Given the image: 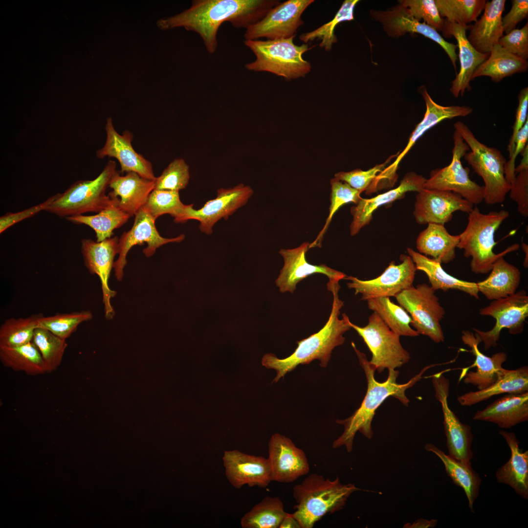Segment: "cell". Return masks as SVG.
Here are the masks:
<instances>
[{
	"mask_svg": "<svg viewBox=\"0 0 528 528\" xmlns=\"http://www.w3.org/2000/svg\"><path fill=\"white\" fill-rule=\"evenodd\" d=\"M32 342L42 355L47 373L55 370L61 364L67 347L66 340L46 329L37 328L34 332Z\"/></svg>",
	"mask_w": 528,
	"mask_h": 528,
	"instance_id": "obj_47",
	"label": "cell"
},
{
	"mask_svg": "<svg viewBox=\"0 0 528 528\" xmlns=\"http://www.w3.org/2000/svg\"><path fill=\"white\" fill-rule=\"evenodd\" d=\"M475 420L484 421L508 429L528 420V392L507 394L482 410H478L473 417Z\"/></svg>",
	"mask_w": 528,
	"mask_h": 528,
	"instance_id": "obj_31",
	"label": "cell"
},
{
	"mask_svg": "<svg viewBox=\"0 0 528 528\" xmlns=\"http://www.w3.org/2000/svg\"><path fill=\"white\" fill-rule=\"evenodd\" d=\"M426 179L413 172L406 174L396 188L370 198H363L351 208L352 220L350 225L352 236L357 234L373 218L374 212L379 207L403 198L408 192L423 189Z\"/></svg>",
	"mask_w": 528,
	"mask_h": 528,
	"instance_id": "obj_27",
	"label": "cell"
},
{
	"mask_svg": "<svg viewBox=\"0 0 528 528\" xmlns=\"http://www.w3.org/2000/svg\"><path fill=\"white\" fill-rule=\"evenodd\" d=\"M358 0H345L333 18L318 28L300 35V40L308 44L315 40L320 41L319 46L325 51L331 50L332 45L337 41L334 34L337 25L345 21L354 20V9Z\"/></svg>",
	"mask_w": 528,
	"mask_h": 528,
	"instance_id": "obj_44",
	"label": "cell"
},
{
	"mask_svg": "<svg viewBox=\"0 0 528 528\" xmlns=\"http://www.w3.org/2000/svg\"><path fill=\"white\" fill-rule=\"evenodd\" d=\"M277 0H195L179 14L160 20L161 29L183 27L199 35L211 54L215 52L217 34L223 22L236 28H247L261 21L280 3Z\"/></svg>",
	"mask_w": 528,
	"mask_h": 528,
	"instance_id": "obj_1",
	"label": "cell"
},
{
	"mask_svg": "<svg viewBox=\"0 0 528 528\" xmlns=\"http://www.w3.org/2000/svg\"><path fill=\"white\" fill-rule=\"evenodd\" d=\"M42 315L39 313L26 318L6 320L0 327V347H16L31 342Z\"/></svg>",
	"mask_w": 528,
	"mask_h": 528,
	"instance_id": "obj_45",
	"label": "cell"
},
{
	"mask_svg": "<svg viewBox=\"0 0 528 528\" xmlns=\"http://www.w3.org/2000/svg\"><path fill=\"white\" fill-rule=\"evenodd\" d=\"M117 172L116 163L110 160L101 173L92 180H79L55 198L45 211L61 217L98 213L111 205L115 198L106 194L110 182Z\"/></svg>",
	"mask_w": 528,
	"mask_h": 528,
	"instance_id": "obj_7",
	"label": "cell"
},
{
	"mask_svg": "<svg viewBox=\"0 0 528 528\" xmlns=\"http://www.w3.org/2000/svg\"><path fill=\"white\" fill-rule=\"evenodd\" d=\"M435 396L440 403L443 416V426L449 455L455 459L470 463L473 453L471 446L473 435L471 427L462 423L449 408L447 397L449 381L443 372L431 376Z\"/></svg>",
	"mask_w": 528,
	"mask_h": 528,
	"instance_id": "obj_16",
	"label": "cell"
},
{
	"mask_svg": "<svg viewBox=\"0 0 528 528\" xmlns=\"http://www.w3.org/2000/svg\"><path fill=\"white\" fill-rule=\"evenodd\" d=\"M92 313L82 310L70 313H56L44 317L43 315L38 321L37 328L46 329L56 336L66 339L68 338L82 322L91 320Z\"/></svg>",
	"mask_w": 528,
	"mask_h": 528,
	"instance_id": "obj_48",
	"label": "cell"
},
{
	"mask_svg": "<svg viewBox=\"0 0 528 528\" xmlns=\"http://www.w3.org/2000/svg\"><path fill=\"white\" fill-rule=\"evenodd\" d=\"M358 359L360 366L363 369L367 381V389L365 396L359 407L349 417L344 419H337L336 422L344 426L342 434L332 443V447L337 448L345 446L348 452L352 451L353 440L356 433L359 432L363 436L371 439L373 436L372 422L378 408L390 397L393 396L407 406L409 400L405 391L414 385L420 379L424 373L433 365L424 368L417 375L407 382L399 384L397 378L399 372L395 369H389L387 379L383 382L375 380V369L370 363L365 354L358 350L354 343H351Z\"/></svg>",
	"mask_w": 528,
	"mask_h": 528,
	"instance_id": "obj_2",
	"label": "cell"
},
{
	"mask_svg": "<svg viewBox=\"0 0 528 528\" xmlns=\"http://www.w3.org/2000/svg\"><path fill=\"white\" fill-rule=\"evenodd\" d=\"M118 242L117 237L99 242L90 239H83L81 241V250L85 266L91 274H96L100 279L105 316L108 320L112 319L114 315L110 299L116 295V292L110 288L109 280L113 268L114 257L118 254Z\"/></svg>",
	"mask_w": 528,
	"mask_h": 528,
	"instance_id": "obj_17",
	"label": "cell"
},
{
	"mask_svg": "<svg viewBox=\"0 0 528 528\" xmlns=\"http://www.w3.org/2000/svg\"><path fill=\"white\" fill-rule=\"evenodd\" d=\"M330 184L331 191L329 215L323 229L315 240L310 243L309 249L316 246H321L324 235L327 231L333 215L339 208L350 202H353L356 204L362 198L360 196L361 192L353 188L345 182L334 178L330 180Z\"/></svg>",
	"mask_w": 528,
	"mask_h": 528,
	"instance_id": "obj_49",
	"label": "cell"
},
{
	"mask_svg": "<svg viewBox=\"0 0 528 528\" xmlns=\"http://www.w3.org/2000/svg\"><path fill=\"white\" fill-rule=\"evenodd\" d=\"M509 216L505 210L483 214L477 206L468 213L467 224L459 234L457 248L464 250L465 257L471 258L470 269L475 274L489 273L497 259L519 249V244L515 243L499 253L493 252L495 232Z\"/></svg>",
	"mask_w": 528,
	"mask_h": 528,
	"instance_id": "obj_5",
	"label": "cell"
},
{
	"mask_svg": "<svg viewBox=\"0 0 528 528\" xmlns=\"http://www.w3.org/2000/svg\"><path fill=\"white\" fill-rule=\"evenodd\" d=\"M461 337L463 343L470 348L469 351L475 357L472 367L475 371H469L464 375L463 381L466 384L476 386L478 390L484 389L493 384L504 373L506 369L502 365L507 359L504 352H498L491 357L483 354L479 349L481 342L479 336L469 330L462 331Z\"/></svg>",
	"mask_w": 528,
	"mask_h": 528,
	"instance_id": "obj_28",
	"label": "cell"
},
{
	"mask_svg": "<svg viewBox=\"0 0 528 528\" xmlns=\"http://www.w3.org/2000/svg\"><path fill=\"white\" fill-rule=\"evenodd\" d=\"M505 0L486 1L479 20L469 26L467 39L479 52L489 55L492 48L503 36L502 14Z\"/></svg>",
	"mask_w": 528,
	"mask_h": 528,
	"instance_id": "obj_30",
	"label": "cell"
},
{
	"mask_svg": "<svg viewBox=\"0 0 528 528\" xmlns=\"http://www.w3.org/2000/svg\"><path fill=\"white\" fill-rule=\"evenodd\" d=\"M191 205H185L181 202L179 192L154 189L143 207L154 220L162 215L169 214L176 223H183L184 218Z\"/></svg>",
	"mask_w": 528,
	"mask_h": 528,
	"instance_id": "obj_43",
	"label": "cell"
},
{
	"mask_svg": "<svg viewBox=\"0 0 528 528\" xmlns=\"http://www.w3.org/2000/svg\"><path fill=\"white\" fill-rule=\"evenodd\" d=\"M469 26L450 22L444 19L442 30L444 37L453 36L455 38L459 48L460 71L452 81L450 89L455 98L458 97L460 94L462 96L465 90L471 89L470 82L474 71L489 55L479 52L470 43L466 34Z\"/></svg>",
	"mask_w": 528,
	"mask_h": 528,
	"instance_id": "obj_26",
	"label": "cell"
},
{
	"mask_svg": "<svg viewBox=\"0 0 528 528\" xmlns=\"http://www.w3.org/2000/svg\"><path fill=\"white\" fill-rule=\"evenodd\" d=\"M485 0H435L441 18L450 22L465 24L477 20Z\"/></svg>",
	"mask_w": 528,
	"mask_h": 528,
	"instance_id": "obj_46",
	"label": "cell"
},
{
	"mask_svg": "<svg viewBox=\"0 0 528 528\" xmlns=\"http://www.w3.org/2000/svg\"><path fill=\"white\" fill-rule=\"evenodd\" d=\"M268 446L272 481L290 483L308 473L309 464L305 453L290 438L275 433L270 439Z\"/></svg>",
	"mask_w": 528,
	"mask_h": 528,
	"instance_id": "obj_21",
	"label": "cell"
},
{
	"mask_svg": "<svg viewBox=\"0 0 528 528\" xmlns=\"http://www.w3.org/2000/svg\"><path fill=\"white\" fill-rule=\"evenodd\" d=\"M371 15L390 37L398 38L408 32L416 33L437 43L449 57L456 72L457 45L446 41L434 28L415 19L404 6L399 3L385 11L372 10Z\"/></svg>",
	"mask_w": 528,
	"mask_h": 528,
	"instance_id": "obj_18",
	"label": "cell"
},
{
	"mask_svg": "<svg viewBox=\"0 0 528 528\" xmlns=\"http://www.w3.org/2000/svg\"><path fill=\"white\" fill-rule=\"evenodd\" d=\"M134 216L132 228L124 232L119 238L118 257L113 264L114 275L119 281H121L123 277L124 269L127 263V255L134 245L146 242L147 246L143 250V252L146 257H150L162 245L169 243L180 242L185 238L184 234L172 238L162 237L156 228L155 220L143 207Z\"/></svg>",
	"mask_w": 528,
	"mask_h": 528,
	"instance_id": "obj_15",
	"label": "cell"
},
{
	"mask_svg": "<svg viewBox=\"0 0 528 528\" xmlns=\"http://www.w3.org/2000/svg\"><path fill=\"white\" fill-rule=\"evenodd\" d=\"M314 0H288L271 8L259 22L247 28L244 34L245 40L261 38L267 40L295 37L298 28L304 22L302 15Z\"/></svg>",
	"mask_w": 528,
	"mask_h": 528,
	"instance_id": "obj_14",
	"label": "cell"
},
{
	"mask_svg": "<svg viewBox=\"0 0 528 528\" xmlns=\"http://www.w3.org/2000/svg\"><path fill=\"white\" fill-rule=\"evenodd\" d=\"M454 127L471 149L463 157L484 180V200L489 205L502 203L510 188L505 174L506 158L497 149L479 141L464 123L458 121Z\"/></svg>",
	"mask_w": 528,
	"mask_h": 528,
	"instance_id": "obj_8",
	"label": "cell"
},
{
	"mask_svg": "<svg viewBox=\"0 0 528 528\" xmlns=\"http://www.w3.org/2000/svg\"><path fill=\"white\" fill-rule=\"evenodd\" d=\"M55 198V195L51 196L42 203L22 211L16 213L8 212L1 216L0 217V233H2L9 227L21 221L30 218L42 211H45Z\"/></svg>",
	"mask_w": 528,
	"mask_h": 528,
	"instance_id": "obj_55",
	"label": "cell"
},
{
	"mask_svg": "<svg viewBox=\"0 0 528 528\" xmlns=\"http://www.w3.org/2000/svg\"><path fill=\"white\" fill-rule=\"evenodd\" d=\"M425 449L434 453L442 462L447 475L453 483L462 488L468 500V506L474 512L473 504L479 494L482 479L468 463L454 459L445 454L432 443H427Z\"/></svg>",
	"mask_w": 528,
	"mask_h": 528,
	"instance_id": "obj_37",
	"label": "cell"
},
{
	"mask_svg": "<svg viewBox=\"0 0 528 528\" xmlns=\"http://www.w3.org/2000/svg\"><path fill=\"white\" fill-rule=\"evenodd\" d=\"M309 244L308 242H304L298 247L282 249L279 251L284 259V264L275 283L281 292L293 293L299 282L316 273L325 275L329 280L337 281L347 277L345 273L324 264L314 265L309 264L306 258Z\"/></svg>",
	"mask_w": 528,
	"mask_h": 528,
	"instance_id": "obj_24",
	"label": "cell"
},
{
	"mask_svg": "<svg viewBox=\"0 0 528 528\" xmlns=\"http://www.w3.org/2000/svg\"><path fill=\"white\" fill-rule=\"evenodd\" d=\"M279 528H301V527L292 513L286 512Z\"/></svg>",
	"mask_w": 528,
	"mask_h": 528,
	"instance_id": "obj_59",
	"label": "cell"
},
{
	"mask_svg": "<svg viewBox=\"0 0 528 528\" xmlns=\"http://www.w3.org/2000/svg\"><path fill=\"white\" fill-rule=\"evenodd\" d=\"M519 165L515 168L517 174L508 181L510 185L509 197L517 205V211L524 218L528 216V147L521 153Z\"/></svg>",
	"mask_w": 528,
	"mask_h": 528,
	"instance_id": "obj_50",
	"label": "cell"
},
{
	"mask_svg": "<svg viewBox=\"0 0 528 528\" xmlns=\"http://www.w3.org/2000/svg\"><path fill=\"white\" fill-rule=\"evenodd\" d=\"M286 512L277 497L266 496L242 518V528H279Z\"/></svg>",
	"mask_w": 528,
	"mask_h": 528,
	"instance_id": "obj_42",
	"label": "cell"
},
{
	"mask_svg": "<svg viewBox=\"0 0 528 528\" xmlns=\"http://www.w3.org/2000/svg\"><path fill=\"white\" fill-rule=\"evenodd\" d=\"M430 286L426 284L413 286L398 293L396 299L410 315L413 326L419 334L429 337L435 343L444 341L440 325L445 311Z\"/></svg>",
	"mask_w": 528,
	"mask_h": 528,
	"instance_id": "obj_9",
	"label": "cell"
},
{
	"mask_svg": "<svg viewBox=\"0 0 528 528\" xmlns=\"http://www.w3.org/2000/svg\"><path fill=\"white\" fill-rule=\"evenodd\" d=\"M407 252L414 263L417 270L423 272L427 275L430 286L434 290H459L479 299L476 283L463 281L450 275L442 268L440 263L411 248L407 249Z\"/></svg>",
	"mask_w": 528,
	"mask_h": 528,
	"instance_id": "obj_34",
	"label": "cell"
},
{
	"mask_svg": "<svg viewBox=\"0 0 528 528\" xmlns=\"http://www.w3.org/2000/svg\"><path fill=\"white\" fill-rule=\"evenodd\" d=\"M528 140V119L527 120L523 127L519 131L515 142V146L513 153L506 161L505 171H511L515 170V161L516 157L519 154L521 153L526 145Z\"/></svg>",
	"mask_w": 528,
	"mask_h": 528,
	"instance_id": "obj_58",
	"label": "cell"
},
{
	"mask_svg": "<svg viewBox=\"0 0 528 528\" xmlns=\"http://www.w3.org/2000/svg\"><path fill=\"white\" fill-rule=\"evenodd\" d=\"M401 263L396 264L391 262L378 277L371 280H362L353 276L345 279L349 288L353 289L355 294H361V300L379 297H396L403 290L413 286L417 270L409 255H401Z\"/></svg>",
	"mask_w": 528,
	"mask_h": 528,
	"instance_id": "obj_13",
	"label": "cell"
},
{
	"mask_svg": "<svg viewBox=\"0 0 528 528\" xmlns=\"http://www.w3.org/2000/svg\"><path fill=\"white\" fill-rule=\"evenodd\" d=\"M253 193L252 189L241 183L233 187L220 188L217 197L207 201L198 210L191 204L183 219V223L189 220L199 222L200 230L207 235L212 233L214 225L221 219H227L237 209L244 205Z\"/></svg>",
	"mask_w": 528,
	"mask_h": 528,
	"instance_id": "obj_19",
	"label": "cell"
},
{
	"mask_svg": "<svg viewBox=\"0 0 528 528\" xmlns=\"http://www.w3.org/2000/svg\"><path fill=\"white\" fill-rule=\"evenodd\" d=\"M115 198L114 203L96 215H84L66 218L70 222L77 224H85L92 228L96 234V241L101 242L112 237L113 231L126 223L130 216L122 211L118 206V197Z\"/></svg>",
	"mask_w": 528,
	"mask_h": 528,
	"instance_id": "obj_39",
	"label": "cell"
},
{
	"mask_svg": "<svg viewBox=\"0 0 528 528\" xmlns=\"http://www.w3.org/2000/svg\"><path fill=\"white\" fill-rule=\"evenodd\" d=\"M490 272L486 279L476 283L479 292L487 299L506 298L516 292L520 283L521 272L503 256L495 261Z\"/></svg>",
	"mask_w": 528,
	"mask_h": 528,
	"instance_id": "obj_36",
	"label": "cell"
},
{
	"mask_svg": "<svg viewBox=\"0 0 528 528\" xmlns=\"http://www.w3.org/2000/svg\"><path fill=\"white\" fill-rule=\"evenodd\" d=\"M359 490L353 484H342L338 477L331 480L311 474L293 488L296 504L292 514L301 528H312L327 514L342 509L351 495Z\"/></svg>",
	"mask_w": 528,
	"mask_h": 528,
	"instance_id": "obj_4",
	"label": "cell"
},
{
	"mask_svg": "<svg viewBox=\"0 0 528 528\" xmlns=\"http://www.w3.org/2000/svg\"><path fill=\"white\" fill-rule=\"evenodd\" d=\"M399 3L406 7L416 20H421L435 30L442 31L444 19L441 18L435 0H401Z\"/></svg>",
	"mask_w": 528,
	"mask_h": 528,
	"instance_id": "obj_53",
	"label": "cell"
},
{
	"mask_svg": "<svg viewBox=\"0 0 528 528\" xmlns=\"http://www.w3.org/2000/svg\"><path fill=\"white\" fill-rule=\"evenodd\" d=\"M528 392V367L505 369L503 374L492 385L482 390L471 391L459 396L457 400L464 406H470L503 394H521Z\"/></svg>",
	"mask_w": 528,
	"mask_h": 528,
	"instance_id": "obj_35",
	"label": "cell"
},
{
	"mask_svg": "<svg viewBox=\"0 0 528 528\" xmlns=\"http://www.w3.org/2000/svg\"><path fill=\"white\" fill-rule=\"evenodd\" d=\"M154 187V180L144 178L134 172L121 176L117 171L110 182L109 187L112 190L109 195L118 197V207L131 217L144 206Z\"/></svg>",
	"mask_w": 528,
	"mask_h": 528,
	"instance_id": "obj_29",
	"label": "cell"
},
{
	"mask_svg": "<svg viewBox=\"0 0 528 528\" xmlns=\"http://www.w3.org/2000/svg\"><path fill=\"white\" fill-rule=\"evenodd\" d=\"M190 179L189 166L182 158L174 160L154 180V189L179 192Z\"/></svg>",
	"mask_w": 528,
	"mask_h": 528,
	"instance_id": "obj_51",
	"label": "cell"
},
{
	"mask_svg": "<svg viewBox=\"0 0 528 528\" xmlns=\"http://www.w3.org/2000/svg\"><path fill=\"white\" fill-rule=\"evenodd\" d=\"M498 44L509 52L527 60L528 58V22L514 29L499 40Z\"/></svg>",
	"mask_w": 528,
	"mask_h": 528,
	"instance_id": "obj_54",
	"label": "cell"
},
{
	"mask_svg": "<svg viewBox=\"0 0 528 528\" xmlns=\"http://www.w3.org/2000/svg\"><path fill=\"white\" fill-rule=\"evenodd\" d=\"M350 324L371 351L372 355L370 363L378 373L385 369L400 367L409 361V353L402 347L400 336L393 331L375 312L369 316L365 327H359L351 322Z\"/></svg>",
	"mask_w": 528,
	"mask_h": 528,
	"instance_id": "obj_10",
	"label": "cell"
},
{
	"mask_svg": "<svg viewBox=\"0 0 528 528\" xmlns=\"http://www.w3.org/2000/svg\"><path fill=\"white\" fill-rule=\"evenodd\" d=\"M479 313L490 316L496 320L492 329L482 331L473 328L484 344V350L495 347L498 344L500 333L507 329L512 334L523 332L524 323L528 316V296L522 289L506 298L493 300L487 306L481 308Z\"/></svg>",
	"mask_w": 528,
	"mask_h": 528,
	"instance_id": "obj_12",
	"label": "cell"
},
{
	"mask_svg": "<svg viewBox=\"0 0 528 528\" xmlns=\"http://www.w3.org/2000/svg\"><path fill=\"white\" fill-rule=\"evenodd\" d=\"M437 520L432 519L431 520H428L426 519H419L415 522L410 527L411 528H434L437 524Z\"/></svg>",
	"mask_w": 528,
	"mask_h": 528,
	"instance_id": "obj_60",
	"label": "cell"
},
{
	"mask_svg": "<svg viewBox=\"0 0 528 528\" xmlns=\"http://www.w3.org/2000/svg\"><path fill=\"white\" fill-rule=\"evenodd\" d=\"M453 138L454 147L450 163L432 171L423 188L453 192L473 205L479 204L484 200V187L470 178L469 168H464L461 161L469 147L455 130Z\"/></svg>",
	"mask_w": 528,
	"mask_h": 528,
	"instance_id": "obj_11",
	"label": "cell"
},
{
	"mask_svg": "<svg viewBox=\"0 0 528 528\" xmlns=\"http://www.w3.org/2000/svg\"><path fill=\"white\" fill-rule=\"evenodd\" d=\"M294 38L245 40V45L256 56L255 61L245 64V68L271 73L286 80L306 77L312 67L303 55L313 46L309 47L308 44L297 45Z\"/></svg>",
	"mask_w": 528,
	"mask_h": 528,
	"instance_id": "obj_6",
	"label": "cell"
},
{
	"mask_svg": "<svg viewBox=\"0 0 528 528\" xmlns=\"http://www.w3.org/2000/svg\"><path fill=\"white\" fill-rule=\"evenodd\" d=\"M521 247H522V250H523V251L524 252L525 254V257L524 261V263H523V265H524V266L525 268H528V245L527 244H526L524 242H521Z\"/></svg>",
	"mask_w": 528,
	"mask_h": 528,
	"instance_id": "obj_61",
	"label": "cell"
},
{
	"mask_svg": "<svg viewBox=\"0 0 528 528\" xmlns=\"http://www.w3.org/2000/svg\"><path fill=\"white\" fill-rule=\"evenodd\" d=\"M459 239V235L450 234L444 225L429 223L419 234L416 247L419 253L429 256L441 264H448L455 258Z\"/></svg>",
	"mask_w": 528,
	"mask_h": 528,
	"instance_id": "obj_33",
	"label": "cell"
},
{
	"mask_svg": "<svg viewBox=\"0 0 528 528\" xmlns=\"http://www.w3.org/2000/svg\"><path fill=\"white\" fill-rule=\"evenodd\" d=\"M510 11L502 17L504 32L508 34L515 29L517 24L527 18L528 16V0H512Z\"/></svg>",
	"mask_w": 528,
	"mask_h": 528,
	"instance_id": "obj_57",
	"label": "cell"
},
{
	"mask_svg": "<svg viewBox=\"0 0 528 528\" xmlns=\"http://www.w3.org/2000/svg\"><path fill=\"white\" fill-rule=\"evenodd\" d=\"M518 99V105L516 111L515 122L512 127L513 132L507 146L509 157L512 156L513 153L517 134L528 119V87H526L520 90Z\"/></svg>",
	"mask_w": 528,
	"mask_h": 528,
	"instance_id": "obj_56",
	"label": "cell"
},
{
	"mask_svg": "<svg viewBox=\"0 0 528 528\" xmlns=\"http://www.w3.org/2000/svg\"><path fill=\"white\" fill-rule=\"evenodd\" d=\"M0 359L5 366L29 375L47 373L42 355L32 341L19 346L0 347Z\"/></svg>",
	"mask_w": 528,
	"mask_h": 528,
	"instance_id": "obj_40",
	"label": "cell"
},
{
	"mask_svg": "<svg viewBox=\"0 0 528 528\" xmlns=\"http://www.w3.org/2000/svg\"><path fill=\"white\" fill-rule=\"evenodd\" d=\"M327 286L332 293L333 301L330 316L324 326L317 332L297 341V347L289 356L280 359L273 353H266L263 357L262 365L276 371L273 382H277L299 365L308 364L316 359L320 361L321 367H326L333 350L345 342L343 335L352 328L345 313L342 314V319L339 318L344 306L338 295L340 286L338 281L329 280Z\"/></svg>",
	"mask_w": 528,
	"mask_h": 528,
	"instance_id": "obj_3",
	"label": "cell"
},
{
	"mask_svg": "<svg viewBox=\"0 0 528 528\" xmlns=\"http://www.w3.org/2000/svg\"><path fill=\"white\" fill-rule=\"evenodd\" d=\"M527 60L506 50L499 44L491 49L489 56L475 70L472 80L480 76L489 77L498 83L505 77L527 71Z\"/></svg>",
	"mask_w": 528,
	"mask_h": 528,
	"instance_id": "obj_38",
	"label": "cell"
},
{
	"mask_svg": "<svg viewBox=\"0 0 528 528\" xmlns=\"http://www.w3.org/2000/svg\"><path fill=\"white\" fill-rule=\"evenodd\" d=\"M398 154L399 152L396 154L391 155L384 162L377 164L367 171L357 169L350 172H340L335 175L334 178L348 183L352 187L361 193L368 191L378 175L386 168L392 158L396 157Z\"/></svg>",
	"mask_w": 528,
	"mask_h": 528,
	"instance_id": "obj_52",
	"label": "cell"
},
{
	"mask_svg": "<svg viewBox=\"0 0 528 528\" xmlns=\"http://www.w3.org/2000/svg\"><path fill=\"white\" fill-rule=\"evenodd\" d=\"M105 129L106 140L103 147L96 152V156L103 159L107 156L116 158L119 162L120 172H134L141 176L154 180L155 176L151 162L133 149L132 133L125 131L120 134L115 129L112 119H106Z\"/></svg>",
	"mask_w": 528,
	"mask_h": 528,
	"instance_id": "obj_22",
	"label": "cell"
},
{
	"mask_svg": "<svg viewBox=\"0 0 528 528\" xmlns=\"http://www.w3.org/2000/svg\"><path fill=\"white\" fill-rule=\"evenodd\" d=\"M505 440L511 451L508 461L498 468L495 474L497 481L509 485L525 499H528V451L519 447L515 434L501 430L499 432Z\"/></svg>",
	"mask_w": 528,
	"mask_h": 528,
	"instance_id": "obj_32",
	"label": "cell"
},
{
	"mask_svg": "<svg viewBox=\"0 0 528 528\" xmlns=\"http://www.w3.org/2000/svg\"><path fill=\"white\" fill-rule=\"evenodd\" d=\"M473 204L451 191L423 189L416 197L414 216L419 224L450 222L456 211L469 213Z\"/></svg>",
	"mask_w": 528,
	"mask_h": 528,
	"instance_id": "obj_20",
	"label": "cell"
},
{
	"mask_svg": "<svg viewBox=\"0 0 528 528\" xmlns=\"http://www.w3.org/2000/svg\"><path fill=\"white\" fill-rule=\"evenodd\" d=\"M222 462L227 479L237 489L245 484L265 488L272 481L267 458L232 450L224 451Z\"/></svg>",
	"mask_w": 528,
	"mask_h": 528,
	"instance_id": "obj_25",
	"label": "cell"
},
{
	"mask_svg": "<svg viewBox=\"0 0 528 528\" xmlns=\"http://www.w3.org/2000/svg\"><path fill=\"white\" fill-rule=\"evenodd\" d=\"M426 105V111L422 120L417 125L412 132L407 146L398 154L392 164L386 167L379 174V178L383 182L394 184L396 180V172L399 163L417 141L428 130L445 119L457 117H464L472 112V108L465 106L452 105L443 106L432 99L425 86L418 88Z\"/></svg>",
	"mask_w": 528,
	"mask_h": 528,
	"instance_id": "obj_23",
	"label": "cell"
},
{
	"mask_svg": "<svg viewBox=\"0 0 528 528\" xmlns=\"http://www.w3.org/2000/svg\"><path fill=\"white\" fill-rule=\"evenodd\" d=\"M367 301L368 308L377 313L396 334L409 337L419 335L410 326L412 320L410 315L402 307L392 302L390 297L372 298Z\"/></svg>",
	"mask_w": 528,
	"mask_h": 528,
	"instance_id": "obj_41",
	"label": "cell"
}]
</instances>
